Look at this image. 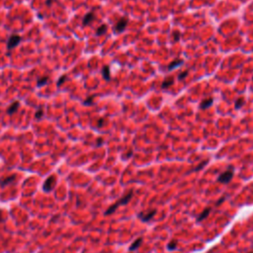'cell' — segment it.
<instances>
[{
  "label": "cell",
  "mask_w": 253,
  "mask_h": 253,
  "mask_svg": "<svg viewBox=\"0 0 253 253\" xmlns=\"http://www.w3.org/2000/svg\"><path fill=\"white\" fill-rule=\"evenodd\" d=\"M132 196H134V191H132V190H130L128 193H127L126 195H124V196L122 197V198L120 199V200L118 201V202H116L115 204H113V205L111 206V207L109 208V209L107 210L106 212H105V216H110V215H112V214L114 213V212L118 209V208L120 207V206L127 205V204H128L130 200H132Z\"/></svg>",
  "instance_id": "1"
},
{
  "label": "cell",
  "mask_w": 253,
  "mask_h": 253,
  "mask_svg": "<svg viewBox=\"0 0 253 253\" xmlns=\"http://www.w3.org/2000/svg\"><path fill=\"white\" fill-rule=\"evenodd\" d=\"M233 177V170L231 167H229L228 170H226L224 172H222L220 176L218 177V182L222 184H228L231 181Z\"/></svg>",
  "instance_id": "2"
},
{
  "label": "cell",
  "mask_w": 253,
  "mask_h": 253,
  "mask_svg": "<svg viewBox=\"0 0 253 253\" xmlns=\"http://www.w3.org/2000/svg\"><path fill=\"white\" fill-rule=\"evenodd\" d=\"M21 42V37L17 34H12L11 36L9 37L7 41V50L8 51H11L13 49H15Z\"/></svg>",
  "instance_id": "3"
},
{
  "label": "cell",
  "mask_w": 253,
  "mask_h": 253,
  "mask_svg": "<svg viewBox=\"0 0 253 253\" xmlns=\"http://www.w3.org/2000/svg\"><path fill=\"white\" fill-rule=\"evenodd\" d=\"M55 181H57V178H55V175H51L46 179V181L43 184V190L45 192H51V190L55 188Z\"/></svg>",
  "instance_id": "4"
},
{
  "label": "cell",
  "mask_w": 253,
  "mask_h": 253,
  "mask_svg": "<svg viewBox=\"0 0 253 253\" xmlns=\"http://www.w3.org/2000/svg\"><path fill=\"white\" fill-rule=\"evenodd\" d=\"M128 18H126V17H124V18H121L117 22V24L114 26L113 30H114V32H115L116 34L123 33V32L125 31V29L127 28V26H128Z\"/></svg>",
  "instance_id": "5"
},
{
  "label": "cell",
  "mask_w": 253,
  "mask_h": 253,
  "mask_svg": "<svg viewBox=\"0 0 253 253\" xmlns=\"http://www.w3.org/2000/svg\"><path fill=\"white\" fill-rule=\"evenodd\" d=\"M155 214H156V210L155 209H154V210H149V211H146V212H140V213H138V218L141 220V222H149V220L153 218Z\"/></svg>",
  "instance_id": "6"
},
{
  "label": "cell",
  "mask_w": 253,
  "mask_h": 253,
  "mask_svg": "<svg viewBox=\"0 0 253 253\" xmlns=\"http://www.w3.org/2000/svg\"><path fill=\"white\" fill-rule=\"evenodd\" d=\"M15 179H16V175H15V174H12V175H10V176H7V177L3 178V179H0V186H1V188L6 187L7 185L11 184L12 182H14Z\"/></svg>",
  "instance_id": "7"
},
{
  "label": "cell",
  "mask_w": 253,
  "mask_h": 253,
  "mask_svg": "<svg viewBox=\"0 0 253 253\" xmlns=\"http://www.w3.org/2000/svg\"><path fill=\"white\" fill-rule=\"evenodd\" d=\"M95 19V15H94L93 12H88L87 14H85V16L83 17L82 19V24L83 26H87L89 24H91L92 21Z\"/></svg>",
  "instance_id": "8"
},
{
  "label": "cell",
  "mask_w": 253,
  "mask_h": 253,
  "mask_svg": "<svg viewBox=\"0 0 253 253\" xmlns=\"http://www.w3.org/2000/svg\"><path fill=\"white\" fill-rule=\"evenodd\" d=\"M142 241H143L142 237H138V238H136V240H134V242H132V245H130V247H128V250H130V252H132V251H134V250H136V249H138V248L139 247V246L141 245V243H142Z\"/></svg>",
  "instance_id": "9"
},
{
  "label": "cell",
  "mask_w": 253,
  "mask_h": 253,
  "mask_svg": "<svg viewBox=\"0 0 253 253\" xmlns=\"http://www.w3.org/2000/svg\"><path fill=\"white\" fill-rule=\"evenodd\" d=\"M19 107H20V103H19L18 101H15V102H13L9 107H8V109H7V111H6V112H7L8 115L11 116V115L14 114L17 110H18Z\"/></svg>",
  "instance_id": "10"
},
{
  "label": "cell",
  "mask_w": 253,
  "mask_h": 253,
  "mask_svg": "<svg viewBox=\"0 0 253 253\" xmlns=\"http://www.w3.org/2000/svg\"><path fill=\"white\" fill-rule=\"evenodd\" d=\"M102 75L104 77L105 80L110 81L111 80V72H110V66L105 65L102 68Z\"/></svg>",
  "instance_id": "11"
},
{
  "label": "cell",
  "mask_w": 253,
  "mask_h": 253,
  "mask_svg": "<svg viewBox=\"0 0 253 253\" xmlns=\"http://www.w3.org/2000/svg\"><path fill=\"white\" fill-rule=\"evenodd\" d=\"M210 212H211V208H206L202 213L198 216V218H197V222H202V220H205V218H207L208 216L210 215Z\"/></svg>",
  "instance_id": "12"
},
{
  "label": "cell",
  "mask_w": 253,
  "mask_h": 253,
  "mask_svg": "<svg viewBox=\"0 0 253 253\" xmlns=\"http://www.w3.org/2000/svg\"><path fill=\"white\" fill-rule=\"evenodd\" d=\"M213 103H214L213 98H208V99L204 100L203 102H201L200 108L202 109V110H206V109H208L209 107H211L212 105H213Z\"/></svg>",
  "instance_id": "13"
},
{
  "label": "cell",
  "mask_w": 253,
  "mask_h": 253,
  "mask_svg": "<svg viewBox=\"0 0 253 253\" xmlns=\"http://www.w3.org/2000/svg\"><path fill=\"white\" fill-rule=\"evenodd\" d=\"M184 63V61L181 59H176L175 61H173L172 63H170V64L168 65V70H172L174 69V68L178 67V66L182 65V64Z\"/></svg>",
  "instance_id": "14"
},
{
  "label": "cell",
  "mask_w": 253,
  "mask_h": 253,
  "mask_svg": "<svg viewBox=\"0 0 253 253\" xmlns=\"http://www.w3.org/2000/svg\"><path fill=\"white\" fill-rule=\"evenodd\" d=\"M174 83V78L173 77H168V78H166L165 80L162 82L161 84V88L162 89H166L168 88V87H170L171 85Z\"/></svg>",
  "instance_id": "15"
},
{
  "label": "cell",
  "mask_w": 253,
  "mask_h": 253,
  "mask_svg": "<svg viewBox=\"0 0 253 253\" xmlns=\"http://www.w3.org/2000/svg\"><path fill=\"white\" fill-rule=\"evenodd\" d=\"M107 29H108V27H107L106 24H102L101 26H99L96 30V36H103L107 32Z\"/></svg>",
  "instance_id": "16"
},
{
  "label": "cell",
  "mask_w": 253,
  "mask_h": 253,
  "mask_svg": "<svg viewBox=\"0 0 253 253\" xmlns=\"http://www.w3.org/2000/svg\"><path fill=\"white\" fill-rule=\"evenodd\" d=\"M50 80V78H49L48 76H44V77H41V78H39L37 80V86L38 87H43L45 86V85L48 83V81Z\"/></svg>",
  "instance_id": "17"
},
{
  "label": "cell",
  "mask_w": 253,
  "mask_h": 253,
  "mask_svg": "<svg viewBox=\"0 0 253 253\" xmlns=\"http://www.w3.org/2000/svg\"><path fill=\"white\" fill-rule=\"evenodd\" d=\"M66 80H67V75H66V74H63V75L59 77V80H57V87H61Z\"/></svg>",
  "instance_id": "18"
},
{
  "label": "cell",
  "mask_w": 253,
  "mask_h": 253,
  "mask_svg": "<svg viewBox=\"0 0 253 253\" xmlns=\"http://www.w3.org/2000/svg\"><path fill=\"white\" fill-rule=\"evenodd\" d=\"M244 103H245L244 98H238V99L236 100V102H235V109H236V110H238L239 108H241V107L243 106Z\"/></svg>",
  "instance_id": "19"
},
{
  "label": "cell",
  "mask_w": 253,
  "mask_h": 253,
  "mask_svg": "<svg viewBox=\"0 0 253 253\" xmlns=\"http://www.w3.org/2000/svg\"><path fill=\"white\" fill-rule=\"evenodd\" d=\"M177 248V241L173 240V241H170L168 243V245H167V249L169 250V251H173V250H175Z\"/></svg>",
  "instance_id": "20"
},
{
  "label": "cell",
  "mask_w": 253,
  "mask_h": 253,
  "mask_svg": "<svg viewBox=\"0 0 253 253\" xmlns=\"http://www.w3.org/2000/svg\"><path fill=\"white\" fill-rule=\"evenodd\" d=\"M43 116H44V110H43V108H39L37 112L35 113V118L37 120H40L43 118Z\"/></svg>",
  "instance_id": "21"
},
{
  "label": "cell",
  "mask_w": 253,
  "mask_h": 253,
  "mask_svg": "<svg viewBox=\"0 0 253 253\" xmlns=\"http://www.w3.org/2000/svg\"><path fill=\"white\" fill-rule=\"evenodd\" d=\"M93 99H94V96H93V95L88 96V97H87L86 99L84 100L83 104L86 105V106H90V105H93Z\"/></svg>",
  "instance_id": "22"
},
{
  "label": "cell",
  "mask_w": 253,
  "mask_h": 253,
  "mask_svg": "<svg viewBox=\"0 0 253 253\" xmlns=\"http://www.w3.org/2000/svg\"><path fill=\"white\" fill-rule=\"evenodd\" d=\"M189 74V70H185V71H182L181 73L178 75V80H183L184 78H186V76Z\"/></svg>",
  "instance_id": "23"
},
{
  "label": "cell",
  "mask_w": 253,
  "mask_h": 253,
  "mask_svg": "<svg viewBox=\"0 0 253 253\" xmlns=\"http://www.w3.org/2000/svg\"><path fill=\"white\" fill-rule=\"evenodd\" d=\"M207 163H208V160H205V161H204L203 163H200V164L198 165V166L196 167V168L193 169L192 171H199V170H201V169L205 167V165H207Z\"/></svg>",
  "instance_id": "24"
},
{
  "label": "cell",
  "mask_w": 253,
  "mask_h": 253,
  "mask_svg": "<svg viewBox=\"0 0 253 253\" xmlns=\"http://www.w3.org/2000/svg\"><path fill=\"white\" fill-rule=\"evenodd\" d=\"M102 144H103V138H97V141H96V146H101Z\"/></svg>",
  "instance_id": "25"
},
{
  "label": "cell",
  "mask_w": 253,
  "mask_h": 253,
  "mask_svg": "<svg viewBox=\"0 0 253 253\" xmlns=\"http://www.w3.org/2000/svg\"><path fill=\"white\" fill-rule=\"evenodd\" d=\"M173 35H174V41H179V39H180V33L179 32H174V33H173Z\"/></svg>",
  "instance_id": "26"
},
{
  "label": "cell",
  "mask_w": 253,
  "mask_h": 253,
  "mask_svg": "<svg viewBox=\"0 0 253 253\" xmlns=\"http://www.w3.org/2000/svg\"><path fill=\"white\" fill-rule=\"evenodd\" d=\"M103 124H104V119H103V118H101V119H100L99 121H98L97 126L99 127V128H101V127L103 126Z\"/></svg>",
  "instance_id": "27"
},
{
  "label": "cell",
  "mask_w": 253,
  "mask_h": 253,
  "mask_svg": "<svg viewBox=\"0 0 253 253\" xmlns=\"http://www.w3.org/2000/svg\"><path fill=\"white\" fill-rule=\"evenodd\" d=\"M53 0H46V2H45V4H46L47 6H51V4H53Z\"/></svg>",
  "instance_id": "28"
},
{
  "label": "cell",
  "mask_w": 253,
  "mask_h": 253,
  "mask_svg": "<svg viewBox=\"0 0 253 253\" xmlns=\"http://www.w3.org/2000/svg\"><path fill=\"white\" fill-rule=\"evenodd\" d=\"M224 199H226V198H224V197H222V198H220V201H218V202H216V206H218V205H220V204H222V203L224 201Z\"/></svg>",
  "instance_id": "29"
},
{
  "label": "cell",
  "mask_w": 253,
  "mask_h": 253,
  "mask_svg": "<svg viewBox=\"0 0 253 253\" xmlns=\"http://www.w3.org/2000/svg\"><path fill=\"white\" fill-rule=\"evenodd\" d=\"M1 213H2V212H1V211H0V222H1V215H2V214H1Z\"/></svg>",
  "instance_id": "30"
},
{
  "label": "cell",
  "mask_w": 253,
  "mask_h": 253,
  "mask_svg": "<svg viewBox=\"0 0 253 253\" xmlns=\"http://www.w3.org/2000/svg\"><path fill=\"white\" fill-rule=\"evenodd\" d=\"M248 253H253V252H252V251H250V252H248Z\"/></svg>",
  "instance_id": "31"
},
{
  "label": "cell",
  "mask_w": 253,
  "mask_h": 253,
  "mask_svg": "<svg viewBox=\"0 0 253 253\" xmlns=\"http://www.w3.org/2000/svg\"><path fill=\"white\" fill-rule=\"evenodd\" d=\"M130 253H132V252H130Z\"/></svg>",
  "instance_id": "32"
}]
</instances>
